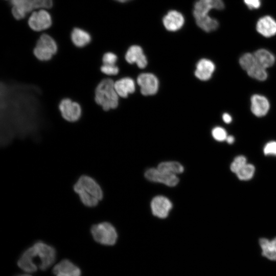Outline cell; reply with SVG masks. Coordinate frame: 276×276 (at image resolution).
Returning <instances> with one entry per match:
<instances>
[{"mask_svg": "<svg viewBox=\"0 0 276 276\" xmlns=\"http://www.w3.org/2000/svg\"><path fill=\"white\" fill-rule=\"evenodd\" d=\"M71 39L76 47L83 48L90 43L91 36L85 31L79 28H75L71 33Z\"/></svg>", "mask_w": 276, "mask_h": 276, "instance_id": "cell-22", "label": "cell"}, {"mask_svg": "<svg viewBox=\"0 0 276 276\" xmlns=\"http://www.w3.org/2000/svg\"><path fill=\"white\" fill-rule=\"evenodd\" d=\"M137 82L141 87V92L144 96L153 95L158 88V80L152 74L143 73L137 78Z\"/></svg>", "mask_w": 276, "mask_h": 276, "instance_id": "cell-10", "label": "cell"}, {"mask_svg": "<svg viewBox=\"0 0 276 276\" xmlns=\"http://www.w3.org/2000/svg\"><path fill=\"white\" fill-rule=\"evenodd\" d=\"M172 208V203L167 197L157 196L153 198L151 202V208L153 214L158 218L167 217Z\"/></svg>", "mask_w": 276, "mask_h": 276, "instance_id": "cell-12", "label": "cell"}, {"mask_svg": "<svg viewBox=\"0 0 276 276\" xmlns=\"http://www.w3.org/2000/svg\"><path fill=\"white\" fill-rule=\"evenodd\" d=\"M17 276H32V275L26 273V274H19V275H18Z\"/></svg>", "mask_w": 276, "mask_h": 276, "instance_id": "cell-37", "label": "cell"}, {"mask_svg": "<svg viewBox=\"0 0 276 276\" xmlns=\"http://www.w3.org/2000/svg\"><path fill=\"white\" fill-rule=\"evenodd\" d=\"M239 63L241 67L247 72L257 63L254 54L247 53L240 58Z\"/></svg>", "mask_w": 276, "mask_h": 276, "instance_id": "cell-26", "label": "cell"}, {"mask_svg": "<svg viewBox=\"0 0 276 276\" xmlns=\"http://www.w3.org/2000/svg\"><path fill=\"white\" fill-rule=\"evenodd\" d=\"M33 9L50 8L53 5L52 0H29Z\"/></svg>", "mask_w": 276, "mask_h": 276, "instance_id": "cell-30", "label": "cell"}, {"mask_svg": "<svg viewBox=\"0 0 276 276\" xmlns=\"http://www.w3.org/2000/svg\"><path fill=\"white\" fill-rule=\"evenodd\" d=\"M58 108L62 118L68 122H76L82 115L81 104L69 98L61 99L58 104Z\"/></svg>", "mask_w": 276, "mask_h": 276, "instance_id": "cell-6", "label": "cell"}, {"mask_svg": "<svg viewBox=\"0 0 276 276\" xmlns=\"http://www.w3.org/2000/svg\"><path fill=\"white\" fill-rule=\"evenodd\" d=\"M125 57L129 63H136L141 68L145 67L147 64V60L142 49L137 45L131 46L127 50Z\"/></svg>", "mask_w": 276, "mask_h": 276, "instance_id": "cell-15", "label": "cell"}, {"mask_svg": "<svg viewBox=\"0 0 276 276\" xmlns=\"http://www.w3.org/2000/svg\"><path fill=\"white\" fill-rule=\"evenodd\" d=\"M226 141L227 142V143L231 144L234 142L235 139H234V137L232 135H227L226 139Z\"/></svg>", "mask_w": 276, "mask_h": 276, "instance_id": "cell-36", "label": "cell"}, {"mask_svg": "<svg viewBox=\"0 0 276 276\" xmlns=\"http://www.w3.org/2000/svg\"><path fill=\"white\" fill-rule=\"evenodd\" d=\"M94 99L95 103L104 111L116 108L119 95L114 88V82L108 78L101 80L95 89Z\"/></svg>", "mask_w": 276, "mask_h": 276, "instance_id": "cell-3", "label": "cell"}, {"mask_svg": "<svg viewBox=\"0 0 276 276\" xmlns=\"http://www.w3.org/2000/svg\"><path fill=\"white\" fill-rule=\"evenodd\" d=\"M215 69V66L212 61L207 59H202L197 64L195 75L201 80H208L211 78Z\"/></svg>", "mask_w": 276, "mask_h": 276, "instance_id": "cell-18", "label": "cell"}, {"mask_svg": "<svg viewBox=\"0 0 276 276\" xmlns=\"http://www.w3.org/2000/svg\"><path fill=\"white\" fill-rule=\"evenodd\" d=\"M90 231L95 241L101 244L113 245L117 241V232L109 222H103L94 224L91 226Z\"/></svg>", "mask_w": 276, "mask_h": 276, "instance_id": "cell-4", "label": "cell"}, {"mask_svg": "<svg viewBox=\"0 0 276 276\" xmlns=\"http://www.w3.org/2000/svg\"><path fill=\"white\" fill-rule=\"evenodd\" d=\"M256 29L264 37L273 36L276 34V21L270 16H264L257 21Z\"/></svg>", "mask_w": 276, "mask_h": 276, "instance_id": "cell-17", "label": "cell"}, {"mask_svg": "<svg viewBox=\"0 0 276 276\" xmlns=\"http://www.w3.org/2000/svg\"><path fill=\"white\" fill-rule=\"evenodd\" d=\"M224 7L222 0H197L194 4L193 12L196 24L206 32L216 30L219 26L217 20L208 14L212 9L220 10Z\"/></svg>", "mask_w": 276, "mask_h": 276, "instance_id": "cell-1", "label": "cell"}, {"mask_svg": "<svg viewBox=\"0 0 276 276\" xmlns=\"http://www.w3.org/2000/svg\"><path fill=\"white\" fill-rule=\"evenodd\" d=\"M247 164L246 158L243 155L236 156L230 165L231 171L235 174Z\"/></svg>", "mask_w": 276, "mask_h": 276, "instance_id": "cell-27", "label": "cell"}, {"mask_svg": "<svg viewBox=\"0 0 276 276\" xmlns=\"http://www.w3.org/2000/svg\"><path fill=\"white\" fill-rule=\"evenodd\" d=\"M12 12L13 16L17 19L23 18L28 13L24 8L17 6H13Z\"/></svg>", "mask_w": 276, "mask_h": 276, "instance_id": "cell-33", "label": "cell"}, {"mask_svg": "<svg viewBox=\"0 0 276 276\" xmlns=\"http://www.w3.org/2000/svg\"><path fill=\"white\" fill-rule=\"evenodd\" d=\"M53 273L56 276H81L80 268L68 260L64 259L53 268Z\"/></svg>", "mask_w": 276, "mask_h": 276, "instance_id": "cell-14", "label": "cell"}, {"mask_svg": "<svg viewBox=\"0 0 276 276\" xmlns=\"http://www.w3.org/2000/svg\"><path fill=\"white\" fill-rule=\"evenodd\" d=\"M118 57L116 54L111 52L105 53L102 58L103 64L116 65Z\"/></svg>", "mask_w": 276, "mask_h": 276, "instance_id": "cell-31", "label": "cell"}, {"mask_svg": "<svg viewBox=\"0 0 276 276\" xmlns=\"http://www.w3.org/2000/svg\"><path fill=\"white\" fill-rule=\"evenodd\" d=\"M114 88L119 96L126 98L134 91V82L130 78H122L114 82Z\"/></svg>", "mask_w": 276, "mask_h": 276, "instance_id": "cell-20", "label": "cell"}, {"mask_svg": "<svg viewBox=\"0 0 276 276\" xmlns=\"http://www.w3.org/2000/svg\"><path fill=\"white\" fill-rule=\"evenodd\" d=\"M57 51L58 47L55 40L48 34H42L36 42L33 54L38 61L48 62L53 59Z\"/></svg>", "mask_w": 276, "mask_h": 276, "instance_id": "cell-5", "label": "cell"}, {"mask_svg": "<svg viewBox=\"0 0 276 276\" xmlns=\"http://www.w3.org/2000/svg\"><path fill=\"white\" fill-rule=\"evenodd\" d=\"M251 111L257 117H261L265 116L270 108L268 99L260 95H254L251 97Z\"/></svg>", "mask_w": 276, "mask_h": 276, "instance_id": "cell-16", "label": "cell"}, {"mask_svg": "<svg viewBox=\"0 0 276 276\" xmlns=\"http://www.w3.org/2000/svg\"><path fill=\"white\" fill-rule=\"evenodd\" d=\"M118 2H121V3H124V2H127L129 0H116Z\"/></svg>", "mask_w": 276, "mask_h": 276, "instance_id": "cell-38", "label": "cell"}, {"mask_svg": "<svg viewBox=\"0 0 276 276\" xmlns=\"http://www.w3.org/2000/svg\"><path fill=\"white\" fill-rule=\"evenodd\" d=\"M255 172V168L252 164H246L236 173L238 178L241 180H248L251 179Z\"/></svg>", "mask_w": 276, "mask_h": 276, "instance_id": "cell-25", "label": "cell"}, {"mask_svg": "<svg viewBox=\"0 0 276 276\" xmlns=\"http://www.w3.org/2000/svg\"><path fill=\"white\" fill-rule=\"evenodd\" d=\"M100 72L106 75L114 76L118 74L119 68L116 65L102 64L100 67Z\"/></svg>", "mask_w": 276, "mask_h": 276, "instance_id": "cell-28", "label": "cell"}, {"mask_svg": "<svg viewBox=\"0 0 276 276\" xmlns=\"http://www.w3.org/2000/svg\"><path fill=\"white\" fill-rule=\"evenodd\" d=\"M212 136L217 141L222 142L226 140L227 134L224 128L221 127H216L212 130Z\"/></svg>", "mask_w": 276, "mask_h": 276, "instance_id": "cell-29", "label": "cell"}, {"mask_svg": "<svg viewBox=\"0 0 276 276\" xmlns=\"http://www.w3.org/2000/svg\"><path fill=\"white\" fill-rule=\"evenodd\" d=\"M165 28L169 31H176L183 25L185 19L181 13L176 10H171L163 19Z\"/></svg>", "mask_w": 276, "mask_h": 276, "instance_id": "cell-13", "label": "cell"}, {"mask_svg": "<svg viewBox=\"0 0 276 276\" xmlns=\"http://www.w3.org/2000/svg\"><path fill=\"white\" fill-rule=\"evenodd\" d=\"M259 243L262 250V255L269 260L276 261V237L272 240L261 238Z\"/></svg>", "mask_w": 276, "mask_h": 276, "instance_id": "cell-19", "label": "cell"}, {"mask_svg": "<svg viewBox=\"0 0 276 276\" xmlns=\"http://www.w3.org/2000/svg\"><path fill=\"white\" fill-rule=\"evenodd\" d=\"M222 119L226 123H230L232 122V118L231 115L227 113H224L222 116Z\"/></svg>", "mask_w": 276, "mask_h": 276, "instance_id": "cell-35", "label": "cell"}, {"mask_svg": "<svg viewBox=\"0 0 276 276\" xmlns=\"http://www.w3.org/2000/svg\"><path fill=\"white\" fill-rule=\"evenodd\" d=\"M164 172L176 175L183 172V166L176 162H166L159 164L157 168Z\"/></svg>", "mask_w": 276, "mask_h": 276, "instance_id": "cell-23", "label": "cell"}, {"mask_svg": "<svg viewBox=\"0 0 276 276\" xmlns=\"http://www.w3.org/2000/svg\"><path fill=\"white\" fill-rule=\"evenodd\" d=\"M28 24L32 30L39 31L47 29L51 26L52 18L47 11L40 10L31 14Z\"/></svg>", "mask_w": 276, "mask_h": 276, "instance_id": "cell-11", "label": "cell"}, {"mask_svg": "<svg viewBox=\"0 0 276 276\" xmlns=\"http://www.w3.org/2000/svg\"><path fill=\"white\" fill-rule=\"evenodd\" d=\"M254 55L257 64L266 69L271 67L274 63V55L266 49L258 50L254 53Z\"/></svg>", "mask_w": 276, "mask_h": 276, "instance_id": "cell-21", "label": "cell"}, {"mask_svg": "<svg viewBox=\"0 0 276 276\" xmlns=\"http://www.w3.org/2000/svg\"><path fill=\"white\" fill-rule=\"evenodd\" d=\"M244 2L250 9H258L261 6V0H244Z\"/></svg>", "mask_w": 276, "mask_h": 276, "instance_id": "cell-34", "label": "cell"}, {"mask_svg": "<svg viewBox=\"0 0 276 276\" xmlns=\"http://www.w3.org/2000/svg\"><path fill=\"white\" fill-rule=\"evenodd\" d=\"M81 202L87 207L97 205L103 196L101 187L93 177L83 175L79 177L73 186Z\"/></svg>", "mask_w": 276, "mask_h": 276, "instance_id": "cell-2", "label": "cell"}, {"mask_svg": "<svg viewBox=\"0 0 276 276\" xmlns=\"http://www.w3.org/2000/svg\"><path fill=\"white\" fill-rule=\"evenodd\" d=\"M33 245L40 258L39 268L42 270H47L55 261V249L52 246L41 241L36 242Z\"/></svg>", "mask_w": 276, "mask_h": 276, "instance_id": "cell-7", "label": "cell"}, {"mask_svg": "<svg viewBox=\"0 0 276 276\" xmlns=\"http://www.w3.org/2000/svg\"><path fill=\"white\" fill-rule=\"evenodd\" d=\"M145 177L153 182H160L170 187L175 186L179 181L176 175L168 173L157 168H150L145 173Z\"/></svg>", "mask_w": 276, "mask_h": 276, "instance_id": "cell-9", "label": "cell"}, {"mask_svg": "<svg viewBox=\"0 0 276 276\" xmlns=\"http://www.w3.org/2000/svg\"><path fill=\"white\" fill-rule=\"evenodd\" d=\"M36 259L39 260V266L40 258L35 247L33 245L26 249L21 255L17 264L25 271L28 273L34 272L36 271L38 268L36 263Z\"/></svg>", "mask_w": 276, "mask_h": 276, "instance_id": "cell-8", "label": "cell"}, {"mask_svg": "<svg viewBox=\"0 0 276 276\" xmlns=\"http://www.w3.org/2000/svg\"><path fill=\"white\" fill-rule=\"evenodd\" d=\"M263 152L265 155L276 156V142L270 141L267 143L264 147Z\"/></svg>", "mask_w": 276, "mask_h": 276, "instance_id": "cell-32", "label": "cell"}, {"mask_svg": "<svg viewBox=\"0 0 276 276\" xmlns=\"http://www.w3.org/2000/svg\"><path fill=\"white\" fill-rule=\"evenodd\" d=\"M249 76L259 81H264L267 78L266 68L257 63L247 71Z\"/></svg>", "mask_w": 276, "mask_h": 276, "instance_id": "cell-24", "label": "cell"}]
</instances>
